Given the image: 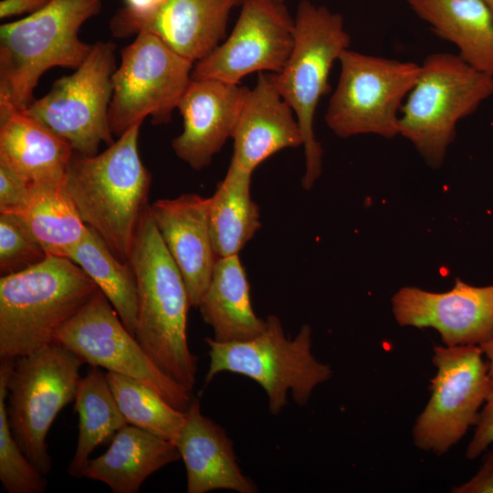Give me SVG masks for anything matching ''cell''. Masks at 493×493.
<instances>
[{"mask_svg": "<svg viewBox=\"0 0 493 493\" xmlns=\"http://www.w3.org/2000/svg\"><path fill=\"white\" fill-rule=\"evenodd\" d=\"M136 123L100 153L74 152L65 184L84 224L129 263L138 226L149 205L152 176L141 160Z\"/></svg>", "mask_w": 493, "mask_h": 493, "instance_id": "cell-1", "label": "cell"}, {"mask_svg": "<svg viewBox=\"0 0 493 493\" xmlns=\"http://www.w3.org/2000/svg\"><path fill=\"white\" fill-rule=\"evenodd\" d=\"M129 263L138 288L135 338L163 372L193 392L198 358L187 341L189 297L149 205L140 220Z\"/></svg>", "mask_w": 493, "mask_h": 493, "instance_id": "cell-2", "label": "cell"}, {"mask_svg": "<svg viewBox=\"0 0 493 493\" xmlns=\"http://www.w3.org/2000/svg\"><path fill=\"white\" fill-rule=\"evenodd\" d=\"M99 289L68 257L47 255L0 278V360L15 359L54 342L56 332Z\"/></svg>", "mask_w": 493, "mask_h": 493, "instance_id": "cell-3", "label": "cell"}, {"mask_svg": "<svg viewBox=\"0 0 493 493\" xmlns=\"http://www.w3.org/2000/svg\"><path fill=\"white\" fill-rule=\"evenodd\" d=\"M101 0H53L41 10L0 26V100L25 110L42 75L54 67L76 69L92 45L80 27Z\"/></svg>", "mask_w": 493, "mask_h": 493, "instance_id": "cell-4", "label": "cell"}, {"mask_svg": "<svg viewBox=\"0 0 493 493\" xmlns=\"http://www.w3.org/2000/svg\"><path fill=\"white\" fill-rule=\"evenodd\" d=\"M493 95V77L458 55L427 56L400 112L399 135L408 140L432 168L442 165L457 122Z\"/></svg>", "mask_w": 493, "mask_h": 493, "instance_id": "cell-5", "label": "cell"}, {"mask_svg": "<svg viewBox=\"0 0 493 493\" xmlns=\"http://www.w3.org/2000/svg\"><path fill=\"white\" fill-rule=\"evenodd\" d=\"M293 36L288 59L279 72L270 77L300 127L305 153L302 187L309 190L322 170L323 152L313 125L316 108L329 90L332 65L349 48L351 37L340 14L307 0L299 4Z\"/></svg>", "mask_w": 493, "mask_h": 493, "instance_id": "cell-6", "label": "cell"}, {"mask_svg": "<svg viewBox=\"0 0 493 493\" xmlns=\"http://www.w3.org/2000/svg\"><path fill=\"white\" fill-rule=\"evenodd\" d=\"M311 333L310 326L304 324L288 339L278 317L269 315L265 330L252 339L218 342L206 338L210 362L205 384L220 372L237 373L264 389L273 415L285 407L289 390L294 402L304 406L314 388L332 376L330 366L311 352Z\"/></svg>", "mask_w": 493, "mask_h": 493, "instance_id": "cell-7", "label": "cell"}, {"mask_svg": "<svg viewBox=\"0 0 493 493\" xmlns=\"http://www.w3.org/2000/svg\"><path fill=\"white\" fill-rule=\"evenodd\" d=\"M84 362L52 342L14 359L7 380V417L18 446L45 476L52 467L47 435L58 414L75 400Z\"/></svg>", "mask_w": 493, "mask_h": 493, "instance_id": "cell-8", "label": "cell"}, {"mask_svg": "<svg viewBox=\"0 0 493 493\" xmlns=\"http://www.w3.org/2000/svg\"><path fill=\"white\" fill-rule=\"evenodd\" d=\"M340 76L325 113L338 137L399 135L402 106L415 84L420 65L344 50Z\"/></svg>", "mask_w": 493, "mask_h": 493, "instance_id": "cell-9", "label": "cell"}, {"mask_svg": "<svg viewBox=\"0 0 493 493\" xmlns=\"http://www.w3.org/2000/svg\"><path fill=\"white\" fill-rule=\"evenodd\" d=\"M115 45L99 40L70 75L57 79L44 97L26 112L84 156L98 153L113 142L109 122L115 72Z\"/></svg>", "mask_w": 493, "mask_h": 493, "instance_id": "cell-10", "label": "cell"}, {"mask_svg": "<svg viewBox=\"0 0 493 493\" xmlns=\"http://www.w3.org/2000/svg\"><path fill=\"white\" fill-rule=\"evenodd\" d=\"M121 57L112 75L109 109L113 136L120 137L147 116L154 124L170 121L192 80L194 64L148 32L136 35Z\"/></svg>", "mask_w": 493, "mask_h": 493, "instance_id": "cell-11", "label": "cell"}, {"mask_svg": "<svg viewBox=\"0 0 493 493\" xmlns=\"http://www.w3.org/2000/svg\"><path fill=\"white\" fill-rule=\"evenodd\" d=\"M54 341L91 366L139 381L180 411L186 412L194 398L155 365L100 289L59 328Z\"/></svg>", "mask_w": 493, "mask_h": 493, "instance_id": "cell-12", "label": "cell"}, {"mask_svg": "<svg viewBox=\"0 0 493 493\" xmlns=\"http://www.w3.org/2000/svg\"><path fill=\"white\" fill-rule=\"evenodd\" d=\"M478 345L435 346L430 399L413 429L414 445L446 454L476 425L491 393L488 364Z\"/></svg>", "mask_w": 493, "mask_h": 493, "instance_id": "cell-13", "label": "cell"}, {"mask_svg": "<svg viewBox=\"0 0 493 493\" xmlns=\"http://www.w3.org/2000/svg\"><path fill=\"white\" fill-rule=\"evenodd\" d=\"M294 20L278 0H244L230 36L194 63L193 79L239 84L253 72H279L294 44Z\"/></svg>", "mask_w": 493, "mask_h": 493, "instance_id": "cell-14", "label": "cell"}, {"mask_svg": "<svg viewBox=\"0 0 493 493\" xmlns=\"http://www.w3.org/2000/svg\"><path fill=\"white\" fill-rule=\"evenodd\" d=\"M392 309L400 326L433 328L447 347L479 345L493 337V285L457 278L446 292L404 287L393 296Z\"/></svg>", "mask_w": 493, "mask_h": 493, "instance_id": "cell-15", "label": "cell"}, {"mask_svg": "<svg viewBox=\"0 0 493 493\" xmlns=\"http://www.w3.org/2000/svg\"><path fill=\"white\" fill-rule=\"evenodd\" d=\"M241 0H165L149 15L120 9L110 21L115 37L148 32L194 64L209 55L225 36L228 16Z\"/></svg>", "mask_w": 493, "mask_h": 493, "instance_id": "cell-16", "label": "cell"}, {"mask_svg": "<svg viewBox=\"0 0 493 493\" xmlns=\"http://www.w3.org/2000/svg\"><path fill=\"white\" fill-rule=\"evenodd\" d=\"M248 91L239 84L192 79L177 105L184 121L172 142L177 157L194 170L208 166L232 138Z\"/></svg>", "mask_w": 493, "mask_h": 493, "instance_id": "cell-17", "label": "cell"}, {"mask_svg": "<svg viewBox=\"0 0 493 493\" xmlns=\"http://www.w3.org/2000/svg\"><path fill=\"white\" fill-rule=\"evenodd\" d=\"M208 198L196 194L159 199L150 214L170 256L179 268L190 305L198 308L217 260L212 241Z\"/></svg>", "mask_w": 493, "mask_h": 493, "instance_id": "cell-18", "label": "cell"}, {"mask_svg": "<svg viewBox=\"0 0 493 493\" xmlns=\"http://www.w3.org/2000/svg\"><path fill=\"white\" fill-rule=\"evenodd\" d=\"M174 445L185 467L187 493L217 489L257 492V485L240 469L232 440L219 425L202 414L198 398H193L185 412Z\"/></svg>", "mask_w": 493, "mask_h": 493, "instance_id": "cell-19", "label": "cell"}, {"mask_svg": "<svg viewBox=\"0 0 493 493\" xmlns=\"http://www.w3.org/2000/svg\"><path fill=\"white\" fill-rule=\"evenodd\" d=\"M232 163L253 173L265 160L286 149L303 145L300 127L291 107L260 72L249 89L233 132Z\"/></svg>", "mask_w": 493, "mask_h": 493, "instance_id": "cell-20", "label": "cell"}, {"mask_svg": "<svg viewBox=\"0 0 493 493\" xmlns=\"http://www.w3.org/2000/svg\"><path fill=\"white\" fill-rule=\"evenodd\" d=\"M74 152L26 110L0 100V165L29 185L65 182Z\"/></svg>", "mask_w": 493, "mask_h": 493, "instance_id": "cell-21", "label": "cell"}, {"mask_svg": "<svg viewBox=\"0 0 493 493\" xmlns=\"http://www.w3.org/2000/svg\"><path fill=\"white\" fill-rule=\"evenodd\" d=\"M180 458L172 441L127 424L104 454L89 461L82 477L106 484L114 493H137L148 477Z\"/></svg>", "mask_w": 493, "mask_h": 493, "instance_id": "cell-22", "label": "cell"}, {"mask_svg": "<svg viewBox=\"0 0 493 493\" xmlns=\"http://www.w3.org/2000/svg\"><path fill=\"white\" fill-rule=\"evenodd\" d=\"M441 38L472 68L493 77V13L482 0H407Z\"/></svg>", "mask_w": 493, "mask_h": 493, "instance_id": "cell-23", "label": "cell"}, {"mask_svg": "<svg viewBox=\"0 0 493 493\" xmlns=\"http://www.w3.org/2000/svg\"><path fill=\"white\" fill-rule=\"evenodd\" d=\"M197 309L218 342L246 341L266 328V320L253 309L246 273L238 255L217 257Z\"/></svg>", "mask_w": 493, "mask_h": 493, "instance_id": "cell-24", "label": "cell"}, {"mask_svg": "<svg viewBox=\"0 0 493 493\" xmlns=\"http://www.w3.org/2000/svg\"><path fill=\"white\" fill-rule=\"evenodd\" d=\"M251 172L230 162L225 178L208 198L209 226L217 257L238 255L261 226L250 194Z\"/></svg>", "mask_w": 493, "mask_h": 493, "instance_id": "cell-25", "label": "cell"}, {"mask_svg": "<svg viewBox=\"0 0 493 493\" xmlns=\"http://www.w3.org/2000/svg\"><path fill=\"white\" fill-rule=\"evenodd\" d=\"M14 214L51 256L68 257L87 231L65 182L30 185L26 202Z\"/></svg>", "mask_w": 493, "mask_h": 493, "instance_id": "cell-26", "label": "cell"}, {"mask_svg": "<svg viewBox=\"0 0 493 493\" xmlns=\"http://www.w3.org/2000/svg\"><path fill=\"white\" fill-rule=\"evenodd\" d=\"M74 402L79 414V437L68 472L72 477H81L93 450L128 423L106 373L97 366H92L83 378L80 377Z\"/></svg>", "mask_w": 493, "mask_h": 493, "instance_id": "cell-27", "label": "cell"}, {"mask_svg": "<svg viewBox=\"0 0 493 493\" xmlns=\"http://www.w3.org/2000/svg\"><path fill=\"white\" fill-rule=\"evenodd\" d=\"M68 258L77 264L110 300L127 330L135 336L138 320V288L134 271L119 259L90 227Z\"/></svg>", "mask_w": 493, "mask_h": 493, "instance_id": "cell-28", "label": "cell"}, {"mask_svg": "<svg viewBox=\"0 0 493 493\" xmlns=\"http://www.w3.org/2000/svg\"><path fill=\"white\" fill-rule=\"evenodd\" d=\"M105 373L127 423L174 444L184 424L185 412L174 408L137 380L113 372Z\"/></svg>", "mask_w": 493, "mask_h": 493, "instance_id": "cell-29", "label": "cell"}, {"mask_svg": "<svg viewBox=\"0 0 493 493\" xmlns=\"http://www.w3.org/2000/svg\"><path fill=\"white\" fill-rule=\"evenodd\" d=\"M14 359L0 363V480L8 493H43L47 481L27 458L16 441L6 409L7 380Z\"/></svg>", "mask_w": 493, "mask_h": 493, "instance_id": "cell-30", "label": "cell"}, {"mask_svg": "<svg viewBox=\"0 0 493 493\" xmlns=\"http://www.w3.org/2000/svg\"><path fill=\"white\" fill-rule=\"evenodd\" d=\"M47 254L19 216L0 213V273L5 276L26 269Z\"/></svg>", "mask_w": 493, "mask_h": 493, "instance_id": "cell-31", "label": "cell"}, {"mask_svg": "<svg viewBox=\"0 0 493 493\" xmlns=\"http://www.w3.org/2000/svg\"><path fill=\"white\" fill-rule=\"evenodd\" d=\"M29 190L26 181L0 165V213H16L26 202Z\"/></svg>", "mask_w": 493, "mask_h": 493, "instance_id": "cell-32", "label": "cell"}, {"mask_svg": "<svg viewBox=\"0 0 493 493\" xmlns=\"http://www.w3.org/2000/svg\"><path fill=\"white\" fill-rule=\"evenodd\" d=\"M475 425V433L466 451L468 459L477 458L493 443V393L484 404Z\"/></svg>", "mask_w": 493, "mask_h": 493, "instance_id": "cell-33", "label": "cell"}, {"mask_svg": "<svg viewBox=\"0 0 493 493\" xmlns=\"http://www.w3.org/2000/svg\"><path fill=\"white\" fill-rule=\"evenodd\" d=\"M478 471L468 481L452 488L453 493H493V443Z\"/></svg>", "mask_w": 493, "mask_h": 493, "instance_id": "cell-34", "label": "cell"}, {"mask_svg": "<svg viewBox=\"0 0 493 493\" xmlns=\"http://www.w3.org/2000/svg\"><path fill=\"white\" fill-rule=\"evenodd\" d=\"M53 0H2L0 2V17L2 19L21 16L24 14H34Z\"/></svg>", "mask_w": 493, "mask_h": 493, "instance_id": "cell-35", "label": "cell"}, {"mask_svg": "<svg viewBox=\"0 0 493 493\" xmlns=\"http://www.w3.org/2000/svg\"><path fill=\"white\" fill-rule=\"evenodd\" d=\"M125 6L121 8L125 13L143 16L152 13L158 5V0H124Z\"/></svg>", "mask_w": 493, "mask_h": 493, "instance_id": "cell-36", "label": "cell"}, {"mask_svg": "<svg viewBox=\"0 0 493 493\" xmlns=\"http://www.w3.org/2000/svg\"><path fill=\"white\" fill-rule=\"evenodd\" d=\"M484 357L488 360V371L491 383V393H493V337L478 345Z\"/></svg>", "mask_w": 493, "mask_h": 493, "instance_id": "cell-37", "label": "cell"}, {"mask_svg": "<svg viewBox=\"0 0 493 493\" xmlns=\"http://www.w3.org/2000/svg\"><path fill=\"white\" fill-rule=\"evenodd\" d=\"M493 13V0H482Z\"/></svg>", "mask_w": 493, "mask_h": 493, "instance_id": "cell-38", "label": "cell"}, {"mask_svg": "<svg viewBox=\"0 0 493 493\" xmlns=\"http://www.w3.org/2000/svg\"><path fill=\"white\" fill-rule=\"evenodd\" d=\"M158 1L161 4V3L164 2L165 0H158Z\"/></svg>", "mask_w": 493, "mask_h": 493, "instance_id": "cell-39", "label": "cell"}, {"mask_svg": "<svg viewBox=\"0 0 493 493\" xmlns=\"http://www.w3.org/2000/svg\"><path fill=\"white\" fill-rule=\"evenodd\" d=\"M278 1H281V2H282V0H278Z\"/></svg>", "mask_w": 493, "mask_h": 493, "instance_id": "cell-40", "label": "cell"}]
</instances>
